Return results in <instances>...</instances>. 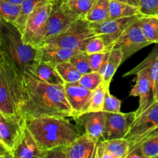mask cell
Returning <instances> with one entry per match:
<instances>
[{"mask_svg":"<svg viewBox=\"0 0 158 158\" xmlns=\"http://www.w3.org/2000/svg\"><path fill=\"white\" fill-rule=\"evenodd\" d=\"M19 114L26 120L41 117H73L64 86L49 84L29 69L23 73V98Z\"/></svg>","mask_w":158,"mask_h":158,"instance_id":"6da1fadb","label":"cell"},{"mask_svg":"<svg viewBox=\"0 0 158 158\" xmlns=\"http://www.w3.org/2000/svg\"><path fill=\"white\" fill-rule=\"evenodd\" d=\"M67 117H41L26 120V127L44 150L66 146L80 135L77 126Z\"/></svg>","mask_w":158,"mask_h":158,"instance_id":"7a4b0ae2","label":"cell"},{"mask_svg":"<svg viewBox=\"0 0 158 158\" xmlns=\"http://www.w3.org/2000/svg\"><path fill=\"white\" fill-rule=\"evenodd\" d=\"M0 49L23 75L26 68L32 69L40 61L38 48L26 44L19 29L13 23L2 19L0 20Z\"/></svg>","mask_w":158,"mask_h":158,"instance_id":"3957f363","label":"cell"},{"mask_svg":"<svg viewBox=\"0 0 158 158\" xmlns=\"http://www.w3.org/2000/svg\"><path fill=\"white\" fill-rule=\"evenodd\" d=\"M23 98V75L0 49V111L19 114Z\"/></svg>","mask_w":158,"mask_h":158,"instance_id":"277c9868","label":"cell"},{"mask_svg":"<svg viewBox=\"0 0 158 158\" xmlns=\"http://www.w3.org/2000/svg\"><path fill=\"white\" fill-rule=\"evenodd\" d=\"M158 134V101H154L136 116L124 138L129 142V152L138 148L143 141ZM129 154V153H128Z\"/></svg>","mask_w":158,"mask_h":158,"instance_id":"5b68a950","label":"cell"},{"mask_svg":"<svg viewBox=\"0 0 158 158\" xmlns=\"http://www.w3.org/2000/svg\"><path fill=\"white\" fill-rule=\"evenodd\" d=\"M94 35L96 34L91 27L90 23L86 19H78L71 23L66 30L47 39L41 45L57 46L84 52L86 44Z\"/></svg>","mask_w":158,"mask_h":158,"instance_id":"8992f818","label":"cell"},{"mask_svg":"<svg viewBox=\"0 0 158 158\" xmlns=\"http://www.w3.org/2000/svg\"><path fill=\"white\" fill-rule=\"evenodd\" d=\"M52 8V0L41 3L30 13L23 32L26 44L37 48L43 43L45 29Z\"/></svg>","mask_w":158,"mask_h":158,"instance_id":"52a82bcc","label":"cell"},{"mask_svg":"<svg viewBox=\"0 0 158 158\" xmlns=\"http://www.w3.org/2000/svg\"><path fill=\"white\" fill-rule=\"evenodd\" d=\"M142 15L123 17L118 19H109L101 23H90L96 35H100L110 49L114 48V44L122 33L129 26L134 24Z\"/></svg>","mask_w":158,"mask_h":158,"instance_id":"ba28073f","label":"cell"},{"mask_svg":"<svg viewBox=\"0 0 158 158\" xmlns=\"http://www.w3.org/2000/svg\"><path fill=\"white\" fill-rule=\"evenodd\" d=\"M26 127V121L19 114H6L0 111V140L11 151Z\"/></svg>","mask_w":158,"mask_h":158,"instance_id":"9c48e42d","label":"cell"},{"mask_svg":"<svg viewBox=\"0 0 158 158\" xmlns=\"http://www.w3.org/2000/svg\"><path fill=\"white\" fill-rule=\"evenodd\" d=\"M151 44L143 35L138 21H137L120 35L114 44V48L121 49L123 62L137 51Z\"/></svg>","mask_w":158,"mask_h":158,"instance_id":"30bf717a","label":"cell"},{"mask_svg":"<svg viewBox=\"0 0 158 158\" xmlns=\"http://www.w3.org/2000/svg\"><path fill=\"white\" fill-rule=\"evenodd\" d=\"M135 112H105V123L102 140L124 138L134 119Z\"/></svg>","mask_w":158,"mask_h":158,"instance_id":"8fae6325","label":"cell"},{"mask_svg":"<svg viewBox=\"0 0 158 158\" xmlns=\"http://www.w3.org/2000/svg\"><path fill=\"white\" fill-rule=\"evenodd\" d=\"M135 74L137 75L136 84L131 89L130 96L139 97L140 98L139 106L135 111L136 117L154 101V91L151 80V69L149 66H144L138 69Z\"/></svg>","mask_w":158,"mask_h":158,"instance_id":"7c38bea8","label":"cell"},{"mask_svg":"<svg viewBox=\"0 0 158 158\" xmlns=\"http://www.w3.org/2000/svg\"><path fill=\"white\" fill-rule=\"evenodd\" d=\"M77 19H78L63 7L60 0H52V11L45 29L43 41L61 33Z\"/></svg>","mask_w":158,"mask_h":158,"instance_id":"4fadbf2b","label":"cell"},{"mask_svg":"<svg viewBox=\"0 0 158 158\" xmlns=\"http://www.w3.org/2000/svg\"><path fill=\"white\" fill-rule=\"evenodd\" d=\"M65 94L72 109L73 118L88 112L93 90L86 89L77 83H65Z\"/></svg>","mask_w":158,"mask_h":158,"instance_id":"5bb4252c","label":"cell"},{"mask_svg":"<svg viewBox=\"0 0 158 158\" xmlns=\"http://www.w3.org/2000/svg\"><path fill=\"white\" fill-rule=\"evenodd\" d=\"M47 151L40 146L27 127L12 151V158H46Z\"/></svg>","mask_w":158,"mask_h":158,"instance_id":"9a60e30c","label":"cell"},{"mask_svg":"<svg viewBox=\"0 0 158 158\" xmlns=\"http://www.w3.org/2000/svg\"><path fill=\"white\" fill-rule=\"evenodd\" d=\"M129 142L125 138L99 140L94 158H126Z\"/></svg>","mask_w":158,"mask_h":158,"instance_id":"2e32d148","label":"cell"},{"mask_svg":"<svg viewBox=\"0 0 158 158\" xmlns=\"http://www.w3.org/2000/svg\"><path fill=\"white\" fill-rule=\"evenodd\" d=\"M77 123L83 127L90 137L99 141L102 139L105 123V111H89L74 117Z\"/></svg>","mask_w":158,"mask_h":158,"instance_id":"e0dca14e","label":"cell"},{"mask_svg":"<svg viewBox=\"0 0 158 158\" xmlns=\"http://www.w3.org/2000/svg\"><path fill=\"white\" fill-rule=\"evenodd\" d=\"M97 140L84 133L66 145L67 158H94Z\"/></svg>","mask_w":158,"mask_h":158,"instance_id":"ac0fdd59","label":"cell"},{"mask_svg":"<svg viewBox=\"0 0 158 158\" xmlns=\"http://www.w3.org/2000/svg\"><path fill=\"white\" fill-rule=\"evenodd\" d=\"M40 51V61L47 62L51 64L57 65L65 61H69L72 57L83 51L69 49L51 45H41L37 47Z\"/></svg>","mask_w":158,"mask_h":158,"instance_id":"d6986e66","label":"cell"},{"mask_svg":"<svg viewBox=\"0 0 158 158\" xmlns=\"http://www.w3.org/2000/svg\"><path fill=\"white\" fill-rule=\"evenodd\" d=\"M122 62L123 53L121 49L119 48H113L110 51L107 52L104 61L99 70V73L103 77V81L111 83L114 74Z\"/></svg>","mask_w":158,"mask_h":158,"instance_id":"ffe728a7","label":"cell"},{"mask_svg":"<svg viewBox=\"0 0 158 158\" xmlns=\"http://www.w3.org/2000/svg\"><path fill=\"white\" fill-rule=\"evenodd\" d=\"M30 70L38 78L49 84L56 86H63L65 84L64 80L57 72L56 66L47 62L40 61L35 65V67Z\"/></svg>","mask_w":158,"mask_h":158,"instance_id":"44dd1931","label":"cell"},{"mask_svg":"<svg viewBox=\"0 0 158 158\" xmlns=\"http://www.w3.org/2000/svg\"><path fill=\"white\" fill-rule=\"evenodd\" d=\"M63 7L77 19H85L97 0H60Z\"/></svg>","mask_w":158,"mask_h":158,"instance_id":"7402d4cb","label":"cell"},{"mask_svg":"<svg viewBox=\"0 0 158 158\" xmlns=\"http://www.w3.org/2000/svg\"><path fill=\"white\" fill-rule=\"evenodd\" d=\"M138 24L147 40L152 43H158V16L141 15Z\"/></svg>","mask_w":158,"mask_h":158,"instance_id":"603a6c76","label":"cell"},{"mask_svg":"<svg viewBox=\"0 0 158 158\" xmlns=\"http://www.w3.org/2000/svg\"><path fill=\"white\" fill-rule=\"evenodd\" d=\"M109 12L110 19H118L141 15L139 7L114 0H110Z\"/></svg>","mask_w":158,"mask_h":158,"instance_id":"cb8c5ba5","label":"cell"},{"mask_svg":"<svg viewBox=\"0 0 158 158\" xmlns=\"http://www.w3.org/2000/svg\"><path fill=\"white\" fill-rule=\"evenodd\" d=\"M110 0H97L86 15L89 23H101L110 19Z\"/></svg>","mask_w":158,"mask_h":158,"instance_id":"d4e9b609","label":"cell"},{"mask_svg":"<svg viewBox=\"0 0 158 158\" xmlns=\"http://www.w3.org/2000/svg\"><path fill=\"white\" fill-rule=\"evenodd\" d=\"M49 0H24L20 5V13L19 15L18 18L15 20V23H13L19 29L21 32L23 33V29H24L25 25H26V20L28 17L30 15L31 12L37 7L40 4Z\"/></svg>","mask_w":158,"mask_h":158,"instance_id":"484cf974","label":"cell"},{"mask_svg":"<svg viewBox=\"0 0 158 158\" xmlns=\"http://www.w3.org/2000/svg\"><path fill=\"white\" fill-rule=\"evenodd\" d=\"M56 69L65 83H77L82 77L78 69L69 61L58 63L56 65Z\"/></svg>","mask_w":158,"mask_h":158,"instance_id":"4316f807","label":"cell"},{"mask_svg":"<svg viewBox=\"0 0 158 158\" xmlns=\"http://www.w3.org/2000/svg\"><path fill=\"white\" fill-rule=\"evenodd\" d=\"M110 83H106L103 81L97 89L93 90L88 112L103 110L105 95H106V89L110 88Z\"/></svg>","mask_w":158,"mask_h":158,"instance_id":"83f0119b","label":"cell"},{"mask_svg":"<svg viewBox=\"0 0 158 158\" xmlns=\"http://www.w3.org/2000/svg\"><path fill=\"white\" fill-rule=\"evenodd\" d=\"M20 13V6L6 0H0V18L15 23Z\"/></svg>","mask_w":158,"mask_h":158,"instance_id":"f1b7e54d","label":"cell"},{"mask_svg":"<svg viewBox=\"0 0 158 158\" xmlns=\"http://www.w3.org/2000/svg\"><path fill=\"white\" fill-rule=\"evenodd\" d=\"M103 82V77L98 71H91V72L82 75L78 83L89 90H94Z\"/></svg>","mask_w":158,"mask_h":158,"instance_id":"f546056e","label":"cell"},{"mask_svg":"<svg viewBox=\"0 0 158 158\" xmlns=\"http://www.w3.org/2000/svg\"><path fill=\"white\" fill-rule=\"evenodd\" d=\"M139 147L144 158L158 157V134L148 138Z\"/></svg>","mask_w":158,"mask_h":158,"instance_id":"4dcf8cb0","label":"cell"},{"mask_svg":"<svg viewBox=\"0 0 158 158\" xmlns=\"http://www.w3.org/2000/svg\"><path fill=\"white\" fill-rule=\"evenodd\" d=\"M110 50L111 49L107 47L106 43L100 35H94L86 44L84 52H86L87 55H89V54L97 53V52H109Z\"/></svg>","mask_w":158,"mask_h":158,"instance_id":"1f68e13d","label":"cell"},{"mask_svg":"<svg viewBox=\"0 0 158 158\" xmlns=\"http://www.w3.org/2000/svg\"><path fill=\"white\" fill-rule=\"evenodd\" d=\"M69 62L78 69V71L82 75L92 71L90 65H89L88 55L86 52H81L80 53L77 54L71 58Z\"/></svg>","mask_w":158,"mask_h":158,"instance_id":"d6a6232c","label":"cell"},{"mask_svg":"<svg viewBox=\"0 0 158 158\" xmlns=\"http://www.w3.org/2000/svg\"><path fill=\"white\" fill-rule=\"evenodd\" d=\"M120 106H121V101L117 97H114L110 94V88H108L105 95L103 110L105 112L119 113L120 112Z\"/></svg>","mask_w":158,"mask_h":158,"instance_id":"836d02e7","label":"cell"},{"mask_svg":"<svg viewBox=\"0 0 158 158\" xmlns=\"http://www.w3.org/2000/svg\"><path fill=\"white\" fill-rule=\"evenodd\" d=\"M139 9L142 15L158 16V0H140Z\"/></svg>","mask_w":158,"mask_h":158,"instance_id":"e575fe53","label":"cell"},{"mask_svg":"<svg viewBox=\"0 0 158 158\" xmlns=\"http://www.w3.org/2000/svg\"><path fill=\"white\" fill-rule=\"evenodd\" d=\"M106 53H107V52H97V53H93L88 55V59H89V65H90L92 71H98L99 72L103 61H104Z\"/></svg>","mask_w":158,"mask_h":158,"instance_id":"d590c367","label":"cell"},{"mask_svg":"<svg viewBox=\"0 0 158 158\" xmlns=\"http://www.w3.org/2000/svg\"><path fill=\"white\" fill-rule=\"evenodd\" d=\"M46 158H67L66 147H57L47 150Z\"/></svg>","mask_w":158,"mask_h":158,"instance_id":"8d00e7d4","label":"cell"},{"mask_svg":"<svg viewBox=\"0 0 158 158\" xmlns=\"http://www.w3.org/2000/svg\"><path fill=\"white\" fill-rule=\"evenodd\" d=\"M0 158H12L11 151L2 141H0Z\"/></svg>","mask_w":158,"mask_h":158,"instance_id":"74e56055","label":"cell"},{"mask_svg":"<svg viewBox=\"0 0 158 158\" xmlns=\"http://www.w3.org/2000/svg\"><path fill=\"white\" fill-rule=\"evenodd\" d=\"M114 1L121 2L127 3V4L132 5V6H137V7H139V5H140V0H114Z\"/></svg>","mask_w":158,"mask_h":158,"instance_id":"f35d334b","label":"cell"},{"mask_svg":"<svg viewBox=\"0 0 158 158\" xmlns=\"http://www.w3.org/2000/svg\"><path fill=\"white\" fill-rule=\"evenodd\" d=\"M154 100L158 101V80L157 81V83H156L154 89Z\"/></svg>","mask_w":158,"mask_h":158,"instance_id":"ab89813d","label":"cell"},{"mask_svg":"<svg viewBox=\"0 0 158 158\" xmlns=\"http://www.w3.org/2000/svg\"><path fill=\"white\" fill-rule=\"evenodd\" d=\"M6 1H8V2H11V3H13V4L20 6V5L22 4V2H23L24 0H6Z\"/></svg>","mask_w":158,"mask_h":158,"instance_id":"60d3db41","label":"cell"},{"mask_svg":"<svg viewBox=\"0 0 158 158\" xmlns=\"http://www.w3.org/2000/svg\"><path fill=\"white\" fill-rule=\"evenodd\" d=\"M0 20H1V18H0Z\"/></svg>","mask_w":158,"mask_h":158,"instance_id":"b9f144b4","label":"cell"},{"mask_svg":"<svg viewBox=\"0 0 158 158\" xmlns=\"http://www.w3.org/2000/svg\"><path fill=\"white\" fill-rule=\"evenodd\" d=\"M0 141H1V140H0Z\"/></svg>","mask_w":158,"mask_h":158,"instance_id":"7bdbcfd3","label":"cell"}]
</instances>
